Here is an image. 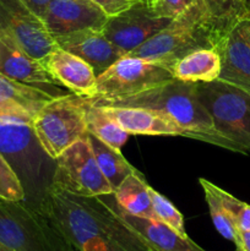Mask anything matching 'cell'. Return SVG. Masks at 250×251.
I'll return each instance as SVG.
<instances>
[{
    "label": "cell",
    "mask_w": 250,
    "mask_h": 251,
    "mask_svg": "<svg viewBox=\"0 0 250 251\" xmlns=\"http://www.w3.org/2000/svg\"><path fill=\"white\" fill-rule=\"evenodd\" d=\"M76 251H153L119 216L115 202L47 186L36 203Z\"/></svg>",
    "instance_id": "6da1fadb"
},
{
    "label": "cell",
    "mask_w": 250,
    "mask_h": 251,
    "mask_svg": "<svg viewBox=\"0 0 250 251\" xmlns=\"http://www.w3.org/2000/svg\"><path fill=\"white\" fill-rule=\"evenodd\" d=\"M91 103L158 110L171 117L183 129H185L189 137L202 140L208 144L228 150L227 142L216 131L212 119L199 100L196 82H186L174 78L169 82L162 83L132 97L109 102Z\"/></svg>",
    "instance_id": "7a4b0ae2"
},
{
    "label": "cell",
    "mask_w": 250,
    "mask_h": 251,
    "mask_svg": "<svg viewBox=\"0 0 250 251\" xmlns=\"http://www.w3.org/2000/svg\"><path fill=\"white\" fill-rule=\"evenodd\" d=\"M0 245L9 251H76L41 208L1 198Z\"/></svg>",
    "instance_id": "3957f363"
},
{
    "label": "cell",
    "mask_w": 250,
    "mask_h": 251,
    "mask_svg": "<svg viewBox=\"0 0 250 251\" xmlns=\"http://www.w3.org/2000/svg\"><path fill=\"white\" fill-rule=\"evenodd\" d=\"M201 104L213 126L227 142L228 150L239 153L250 151V93L221 80L196 82Z\"/></svg>",
    "instance_id": "277c9868"
},
{
    "label": "cell",
    "mask_w": 250,
    "mask_h": 251,
    "mask_svg": "<svg viewBox=\"0 0 250 251\" xmlns=\"http://www.w3.org/2000/svg\"><path fill=\"white\" fill-rule=\"evenodd\" d=\"M202 48H213V39L202 7L196 1L188 11L172 20L163 29L125 55L171 69L184 55Z\"/></svg>",
    "instance_id": "5b68a950"
},
{
    "label": "cell",
    "mask_w": 250,
    "mask_h": 251,
    "mask_svg": "<svg viewBox=\"0 0 250 251\" xmlns=\"http://www.w3.org/2000/svg\"><path fill=\"white\" fill-rule=\"evenodd\" d=\"M32 127L39 146L54 161L87 134L86 100L73 93L58 96L34 115Z\"/></svg>",
    "instance_id": "8992f818"
},
{
    "label": "cell",
    "mask_w": 250,
    "mask_h": 251,
    "mask_svg": "<svg viewBox=\"0 0 250 251\" xmlns=\"http://www.w3.org/2000/svg\"><path fill=\"white\" fill-rule=\"evenodd\" d=\"M172 80H174V76L168 66L124 55L97 76L96 95L88 100L109 102L124 100Z\"/></svg>",
    "instance_id": "52a82bcc"
},
{
    "label": "cell",
    "mask_w": 250,
    "mask_h": 251,
    "mask_svg": "<svg viewBox=\"0 0 250 251\" xmlns=\"http://www.w3.org/2000/svg\"><path fill=\"white\" fill-rule=\"evenodd\" d=\"M54 162L51 188L82 198L109 196L114 193L96 162L87 134L66 149Z\"/></svg>",
    "instance_id": "ba28073f"
},
{
    "label": "cell",
    "mask_w": 250,
    "mask_h": 251,
    "mask_svg": "<svg viewBox=\"0 0 250 251\" xmlns=\"http://www.w3.org/2000/svg\"><path fill=\"white\" fill-rule=\"evenodd\" d=\"M0 31L38 60H43L56 47L41 17L22 0H0Z\"/></svg>",
    "instance_id": "9c48e42d"
},
{
    "label": "cell",
    "mask_w": 250,
    "mask_h": 251,
    "mask_svg": "<svg viewBox=\"0 0 250 251\" xmlns=\"http://www.w3.org/2000/svg\"><path fill=\"white\" fill-rule=\"evenodd\" d=\"M37 150H42L32 120L0 114V153L19 176L24 189L38 176Z\"/></svg>",
    "instance_id": "30bf717a"
},
{
    "label": "cell",
    "mask_w": 250,
    "mask_h": 251,
    "mask_svg": "<svg viewBox=\"0 0 250 251\" xmlns=\"http://www.w3.org/2000/svg\"><path fill=\"white\" fill-rule=\"evenodd\" d=\"M171 21V19L157 16L146 4L136 2L127 10L108 17L103 33L123 53L127 54Z\"/></svg>",
    "instance_id": "8fae6325"
},
{
    "label": "cell",
    "mask_w": 250,
    "mask_h": 251,
    "mask_svg": "<svg viewBox=\"0 0 250 251\" xmlns=\"http://www.w3.org/2000/svg\"><path fill=\"white\" fill-rule=\"evenodd\" d=\"M108 15L92 0H53L42 16L53 38L86 28L103 31Z\"/></svg>",
    "instance_id": "7c38bea8"
},
{
    "label": "cell",
    "mask_w": 250,
    "mask_h": 251,
    "mask_svg": "<svg viewBox=\"0 0 250 251\" xmlns=\"http://www.w3.org/2000/svg\"><path fill=\"white\" fill-rule=\"evenodd\" d=\"M215 49L221 58L217 80L250 93V17L237 22Z\"/></svg>",
    "instance_id": "4fadbf2b"
},
{
    "label": "cell",
    "mask_w": 250,
    "mask_h": 251,
    "mask_svg": "<svg viewBox=\"0 0 250 251\" xmlns=\"http://www.w3.org/2000/svg\"><path fill=\"white\" fill-rule=\"evenodd\" d=\"M59 48L75 54L90 64L96 76L107 70L125 54L115 47L103 31L93 28L81 29L54 38Z\"/></svg>",
    "instance_id": "5bb4252c"
},
{
    "label": "cell",
    "mask_w": 250,
    "mask_h": 251,
    "mask_svg": "<svg viewBox=\"0 0 250 251\" xmlns=\"http://www.w3.org/2000/svg\"><path fill=\"white\" fill-rule=\"evenodd\" d=\"M58 86H64L73 95L81 98H93L96 95L95 70L75 54L58 46L42 60Z\"/></svg>",
    "instance_id": "9a60e30c"
},
{
    "label": "cell",
    "mask_w": 250,
    "mask_h": 251,
    "mask_svg": "<svg viewBox=\"0 0 250 251\" xmlns=\"http://www.w3.org/2000/svg\"><path fill=\"white\" fill-rule=\"evenodd\" d=\"M95 104V103H93ZM100 105L108 115L130 135H149V136H185V129L174 122L171 117L158 110L140 107H120V105Z\"/></svg>",
    "instance_id": "2e32d148"
},
{
    "label": "cell",
    "mask_w": 250,
    "mask_h": 251,
    "mask_svg": "<svg viewBox=\"0 0 250 251\" xmlns=\"http://www.w3.org/2000/svg\"><path fill=\"white\" fill-rule=\"evenodd\" d=\"M0 74L27 85H56L42 60L25 51L14 39L0 31Z\"/></svg>",
    "instance_id": "e0dca14e"
},
{
    "label": "cell",
    "mask_w": 250,
    "mask_h": 251,
    "mask_svg": "<svg viewBox=\"0 0 250 251\" xmlns=\"http://www.w3.org/2000/svg\"><path fill=\"white\" fill-rule=\"evenodd\" d=\"M58 97L39 86L11 80L0 74V114L33 120L34 115Z\"/></svg>",
    "instance_id": "ac0fdd59"
},
{
    "label": "cell",
    "mask_w": 250,
    "mask_h": 251,
    "mask_svg": "<svg viewBox=\"0 0 250 251\" xmlns=\"http://www.w3.org/2000/svg\"><path fill=\"white\" fill-rule=\"evenodd\" d=\"M115 208L122 220L153 251H205L190 238H183L158 220L139 217Z\"/></svg>",
    "instance_id": "d6986e66"
},
{
    "label": "cell",
    "mask_w": 250,
    "mask_h": 251,
    "mask_svg": "<svg viewBox=\"0 0 250 251\" xmlns=\"http://www.w3.org/2000/svg\"><path fill=\"white\" fill-rule=\"evenodd\" d=\"M174 78L186 82H210L221 73V58L215 48H202L186 54L171 66Z\"/></svg>",
    "instance_id": "ffe728a7"
},
{
    "label": "cell",
    "mask_w": 250,
    "mask_h": 251,
    "mask_svg": "<svg viewBox=\"0 0 250 251\" xmlns=\"http://www.w3.org/2000/svg\"><path fill=\"white\" fill-rule=\"evenodd\" d=\"M202 7L216 48L240 20L249 17L243 0H196Z\"/></svg>",
    "instance_id": "44dd1931"
},
{
    "label": "cell",
    "mask_w": 250,
    "mask_h": 251,
    "mask_svg": "<svg viewBox=\"0 0 250 251\" xmlns=\"http://www.w3.org/2000/svg\"><path fill=\"white\" fill-rule=\"evenodd\" d=\"M150 185L139 171L130 174L113 193L115 203L120 210L132 216L157 220L150 198Z\"/></svg>",
    "instance_id": "7402d4cb"
},
{
    "label": "cell",
    "mask_w": 250,
    "mask_h": 251,
    "mask_svg": "<svg viewBox=\"0 0 250 251\" xmlns=\"http://www.w3.org/2000/svg\"><path fill=\"white\" fill-rule=\"evenodd\" d=\"M87 140L100 172L110 184L113 190H115L126 176L137 172V169L132 167L123 156L120 150L100 141L98 137L90 132H87Z\"/></svg>",
    "instance_id": "603a6c76"
},
{
    "label": "cell",
    "mask_w": 250,
    "mask_h": 251,
    "mask_svg": "<svg viewBox=\"0 0 250 251\" xmlns=\"http://www.w3.org/2000/svg\"><path fill=\"white\" fill-rule=\"evenodd\" d=\"M85 100V98H83ZM86 100V125L87 132L95 135L100 141L114 149L120 150L129 139L130 134L123 129L110 115H108L100 105Z\"/></svg>",
    "instance_id": "cb8c5ba5"
},
{
    "label": "cell",
    "mask_w": 250,
    "mask_h": 251,
    "mask_svg": "<svg viewBox=\"0 0 250 251\" xmlns=\"http://www.w3.org/2000/svg\"><path fill=\"white\" fill-rule=\"evenodd\" d=\"M199 183H200L201 188L205 193L206 202H207L210 216L212 218L216 229L218 230V233L223 238L230 240V242L237 245L239 243L240 232L237 226H235V223L233 222L232 218H230L229 213L227 212V210L223 206L220 196L216 193V185L208 181L207 179L203 178L199 179Z\"/></svg>",
    "instance_id": "d4e9b609"
},
{
    "label": "cell",
    "mask_w": 250,
    "mask_h": 251,
    "mask_svg": "<svg viewBox=\"0 0 250 251\" xmlns=\"http://www.w3.org/2000/svg\"><path fill=\"white\" fill-rule=\"evenodd\" d=\"M149 191L150 198H151L152 208H153V212L154 215H156L157 220L168 226L169 228H172V229L175 233H178L180 237L189 238L188 234H186L183 216H181V213L176 210L175 206H174L168 199L164 198L163 195H161L158 191H156L153 188H151V186H150Z\"/></svg>",
    "instance_id": "484cf974"
},
{
    "label": "cell",
    "mask_w": 250,
    "mask_h": 251,
    "mask_svg": "<svg viewBox=\"0 0 250 251\" xmlns=\"http://www.w3.org/2000/svg\"><path fill=\"white\" fill-rule=\"evenodd\" d=\"M0 198L10 201L26 200V193L19 176L0 153Z\"/></svg>",
    "instance_id": "4316f807"
},
{
    "label": "cell",
    "mask_w": 250,
    "mask_h": 251,
    "mask_svg": "<svg viewBox=\"0 0 250 251\" xmlns=\"http://www.w3.org/2000/svg\"><path fill=\"white\" fill-rule=\"evenodd\" d=\"M216 193L220 196L223 206L229 213L239 232H250V205L238 200L229 193L216 185Z\"/></svg>",
    "instance_id": "83f0119b"
},
{
    "label": "cell",
    "mask_w": 250,
    "mask_h": 251,
    "mask_svg": "<svg viewBox=\"0 0 250 251\" xmlns=\"http://www.w3.org/2000/svg\"><path fill=\"white\" fill-rule=\"evenodd\" d=\"M196 0H150L149 7L159 17L174 20L188 11Z\"/></svg>",
    "instance_id": "f1b7e54d"
},
{
    "label": "cell",
    "mask_w": 250,
    "mask_h": 251,
    "mask_svg": "<svg viewBox=\"0 0 250 251\" xmlns=\"http://www.w3.org/2000/svg\"><path fill=\"white\" fill-rule=\"evenodd\" d=\"M108 16H114L136 4V0H92Z\"/></svg>",
    "instance_id": "f546056e"
},
{
    "label": "cell",
    "mask_w": 250,
    "mask_h": 251,
    "mask_svg": "<svg viewBox=\"0 0 250 251\" xmlns=\"http://www.w3.org/2000/svg\"><path fill=\"white\" fill-rule=\"evenodd\" d=\"M22 1H24L25 4L37 15V16L42 19L44 11H46L48 5L50 4L53 0H22Z\"/></svg>",
    "instance_id": "4dcf8cb0"
},
{
    "label": "cell",
    "mask_w": 250,
    "mask_h": 251,
    "mask_svg": "<svg viewBox=\"0 0 250 251\" xmlns=\"http://www.w3.org/2000/svg\"><path fill=\"white\" fill-rule=\"evenodd\" d=\"M235 247L237 251H250V232H240L239 243Z\"/></svg>",
    "instance_id": "1f68e13d"
},
{
    "label": "cell",
    "mask_w": 250,
    "mask_h": 251,
    "mask_svg": "<svg viewBox=\"0 0 250 251\" xmlns=\"http://www.w3.org/2000/svg\"><path fill=\"white\" fill-rule=\"evenodd\" d=\"M243 1H244L245 7H247L248 15H249V17H250V0H243Z\"/></svg>",
    "instance_id": "d6a6232c"
},
{
    "label": "cell",
    "mask_w": 250,
    "mask_h": 251,
    "mask_svg": "<svg viewBox=\"0 0 250 251\" xmlns=\"http://www.w3.org/2000/svg\"><path fill=\"white\" fill-rule=\"evenodd\" d=\"M137 2H142V4H146L147 6H149V4H150V0H136Z\"/></svg>",
    "instance_id": "836d02e7"
},
{
    "label": "cell",
    "mask_w": 250,
    "mask_h": 251,
    "mask_svg": "<svg viewBox=\"0 0 250 251\" xmlns=\"http://www.w3.org/2000/svg\"><path fill=\"white\" fill-rule=\"evenodd\" d=\"M0 251H9V250H6L4 247H1V245H0Z\"/></svg>",
    "instance_id": "e575fe53"
}]
</instances>
